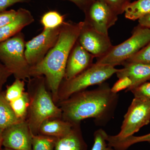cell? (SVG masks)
Listing matches in <instances>:
<instances>
[{"instance_id": "1", "label": "cell", "mask_w": 150, "mask_h": 150, "mask_svg": "<svg viewBox=\"0 0 150 150\" xmlns=\"http://www.w3.org/2000/svg\"><path fill=\"white\" fill-rule=\"evenodd\" d=\"M118 100V94L112 92L105 82L96 88L76 93L59 103L63 120L74 124L92 118L97 125L102 126L113 118Z\"/></svg>"}, {"instance_id": "2", "label": "cell", "mask_w": 150, "mask_h": 150, "mask_svg": "<svg viewBox=\"0 0 150 150\" xmlns=\"http://www.w3.org/2000/svg\"><path fill=\"white\" fill-rule=\"evenodd\" d=\"M83 21L64 22L55 45L38 64L30 67V76H43L54 102H59V87L64 79L67 61L76 42Z\"/></svg>"}, {"instance_id": "3", "label": "cell", "mask_w": 150, "mask_h": 150, "mask_svg": "<svg viewBox=\"0 0 150 150\" xmlns=\"http://www.w3.org/2000/svg\"><path fill=\"white\" fill-rule=\"evenodd\" d=\"M46 86L43 76L33 77L28 80L30 102L26 120L33 135L38 134L40 125L44 121L62 118V110L54 102Z\"/></svg>"}, {"instance_id": "4", "label": "cell", "mask_w": 150, "mask_h": 150, "mask_svg": "<svg viewBox=\"0 0 150 150\" xmlns=\"http://www.w3.org/2000/svg\"><path fill=\"white\" fill-rule=\"evenodd\" d=\"M118 69L109 65L93 64L82 72L70 80L63 79L59 90V102L90 86L99 85L116 74Z\"/></svg>"}, {"instance_id": "5", "label": "cell", "mask_w": 150, "mask_h": 150, "mask_svg": "<svg viewBox=\"0 0 150 150\" xmlns=\"http://www.w3.org/2000/svg\"><path fill=\"white\" fill-rule=\"evenodd\" d=\"M25 40L21 32L0 43V62L15 79L29 80L30 67L25 58Z\"/></svg>"}, {"instance_id": "6", "label": "cell", "mask_w": 150, "mask_h": 150, "mask_svg": "<svg viewBox=\"0 0 150 150\" xmlns=\"http://www.w3.org/2000/svg\"><path fill=\"white\" fill-rule=\"evenodd\" d=\"M150 43V29L138 25L133 29L129 39L117 46H112L110 51L96 63L115 67L124 62Z\"/></svg>"}, {"instance_id": "7", "label": "cell", "mask_w": 150, "mask_h": 150, "mask_svg": "<svg viewBox=\"0 0 150 150\" xmlns=\"http://www.w3.org/2000/svg\"><path fill=\"white\" fill-rule=\"evenodd\" d=\"M150 122V100L142 97H134L124 116L121 131L111 136L115 139H121L133 136Z\"/></svg>"}, {"instance_id": "8", "label": "cell", "mask_w": 150, "mask_h": 150, "mask_svg": "<svg viewBox=\"0 0 150 150\" xmlns=\"http://www.w3.org/2000/svg\"><path fill=\"white\" fill-rule=\"evenodd\" d=\"M61 26L54 29H43L40 34L25 43V54L30 67L41 62L54 47L59 38Z\"/></svg>"}, {"instance_id": "9", "label": "cell", "mask_w": 150, "mask_h": 150, "mask_svg": "<svg viewBox=\"0 0 150 150\" xmlns=\"http://www.w3.org/2000/svg\"><path fill=\"white\" fill-rule=\"evenodd\" d=\"M84 21L103 34L108 35V30L115 25L118 15L106 4L93 0L85 10Z\"/></svg>"}, {"instance_id": "10", "label": "cell", "mask_w": 150, "mask_h": 150, "mask_svg": "<svg viewBox=\"0 0 150 150\" xmlns=\"http://www.w3.org/2000/svg\"><path fill=\"white\" fill-rule=\"evenodd\" d=\"M77 41L96 59L104 56L113 46L108 35L98 32L84 21Z\"/></svg>"}, {"instance_id": "11", "label": "cell", "mask_w": 150, "mask_h": 150, "mask_svg": "<svg viewBox=\"0 0 150 150\" xmlns=\"http://www.w3.org/2000/svg\"><path fill=\"white\" fill-rule=\"evenodd\" d=\"M32 134L26 120L6 128L2 132V145L13 150H32Z\"/></svg>"}, {"instance_id": "12", "label": "cell", "mask_w": 150, "mask_h": 150, "mask_svg": "<svg viewBox=\"0 0 150 150\" xmlns=\"http://www.w3.org/2000/svg\"><path fill=\"white\" fill-rule=\"evenodd\" d=\"M94 58L77 41L68 58L64 79H71L87 69L93 64Z\"/></svg>"}, {"instance_id": "13", "label": "cell", "mask_w": 150, "mask_h": 150, "mask_svg": "<svg viewBox=\"0 0 150 150\" xmlns=\"http://www.w3.org/2000/svg\"><path fill=\"white\" fill-rule=\"evenodd\" d=\"M123 68L118 69L116 75L118 79L127 77L131 79V86L126 92L131 90L150 80V66L137 63L125 62Z\"/></svg>"}, {"instance_id": "14", "label": "cell", "mask_w": 150, "mask_h": 150, "mask_svg": "<svg viewBox=\"0 0 150 150\" xmlns=\"http://www.w3.org/2000/svg\"><path fill=\"white\" fill-rule=\"evenodd\" d=\"M34 21V17L29 11L25 8L19 9L13 21L0 28V43L21 32L24 28Z\"/></svg>"}, {"instance_id": "15", "label": "cell", "mask_w": 150, "mask_h": 150, "mask_svg": "<svg viewBox=\"0 0 150 150\" xmlns=\"http://www.w3.org/2000/svg\"><path fill=\"white\" fill-rule=\"evenodd\" d=\"M87 148L79 123L74 124L67 135L57 139L54 150H87Z\"/></svg>"}, {"instance_id": "16", "label": "cell", "mask_w": 150, "mask_h": 150, "mask_svg": "<svg viewBox=\"0 0 150 150\" xmlns=\"http://www.w3.org/2000/svg\"><path fill=\"white\" fill-rule=\"evenodd\" d=\"M74 124L62 118H52L44 121L40 125L38 134L59 139L66 136Z\"/></svg>"}, {"instance_id": "17", "label": "cell", "mask_w": 150, "mask_h": 150, "mask_svg": "<svg viewBox=\"0 0 150 150\" xmlns=\"http://www.w3.org/2000/svg\"><path fill=\"white\" fill-rule=\"evenodd\" d=\"M22 121L23 120L17 117L9 102L6 99L4 92H0V129L3 131Z\"/></svg>"}, {"instance_id": "18", "label": "cell", "mask_w": 150, "mask_h": 150, "mask_svg": "<svg viewBox=\"0 0 150 150\" xmlns=\"http://www.w3.org/2000/svg\"><path fill=\"white\" fill-rule=\"evenodd\" d=\"M124 13L126 18L139 20L150 13V0H137L130 2L125 7Z\"/></svg>"}, {"instance_id": "19", "label": "cell", "mask_w": 150, "mask_h": 150, "mask_svg": "<svg viewBox=\"0 0 150 150\" xmlns=\"http://www.w3.org/2000/svg\"><path fill=\"white\" fill-rule=\"evenodd\" d=\"M142 142L150 144V133L141 136L133 135L121 139H115L112 137L108 139V145L115 150H126L132 145Z\"/></svg>"}, {"instance_id": "20", "label": "cell", "mask_w": 150, "mask_h": 150, "mask_svg": "<svg viewBox=\"0 0 150 150\" xmlns=\"http://www.w3.org/2000/svg\"><path fill=\"white\" fill-rule=\"evenodd\" d=\"M30 102L29 94L25 92L21 97L9 103L17 117L21 120H25L27 118Z\"/></svg>"}, {"instance_id": "21", "label": "cell", "mask_w": 150, "mask_h": 150, "mask_svg": "<svg viewBox=\"0 0 150 150\" xmlns=\"http://www.w3.org/2000/svg\"><path fill=\"white\" fill-rule=\"evenodd\" d=\"M65 16L56 11L47 12L43 15L40 22L43 29H54L60 27L64 23Z\"/></svg>"}, {"instance_id": "22", "label": "cell", "mask_w": 150, "mask_h": 150, "mask_svg": "<svg viewBox=\"0 0 150 150\" xmlns=\"http://www.w3.org/2000/svg\"><path fill=\"white\" fill-rule=\"evenodd\" d=\"M57 138L32 134V150H54Z\"/></svg>"}, {"instance_id": "23", "label": "cell", "mask_w": 150, "mask_h": 150, "mask_svg": "<svg viewBox=\"0 0 150 150\" xmlns=\"http://www.w3.org/2000/svg\"><path fill=\"white\" fill-rule=\"evenodd\" d=\"M24 91V81L15 79L11 85L7 86L4 92L5 96L7 101L11 102L21 97L25 92Z\"/></svg>"}, {"instance_id": "24", "label": "cell", "mask_w": 150, "mask_h": 150, "mask_svg": "<svg viewBox=\"0 0 150 150\" xmlns=\"http://www.w3.org/2000/svg\"><path fill=\"white\" fill-rule=\"evenodd\" d=\"M108 136L107 133L103 129H100L95 131L93 144L91 150H115L108 145Z\"/></svg>"}, {"instance_id": "25", "label": "cell", "mask_w": 150, "mask_h": 150, "mask_svg": "<svg viewBox=\"0 0 150 150\" xmlns=\"http://www.w3.org/2000/svg\"><path fill=\"white\" fill-rule=\"evenodd\" d=\"M125 62L139 63L150 66V43Z\"/></svg>"}, {"instance_id": "26", "label": "cell", "mask_w": 150, "mask_h": 150, "mask_svg": "<svg viewBox=\"0 0 150 150\" xmlns=\"http://www.w3.org/2000/svg\"><path fill=\"white\" fill-rule=\"evenodd\" d=\"M106 4L118 15L124 12V10L131 0H100Z\"/></svg>"}, {"instance_id": "27", "label": "cell", "mask_w": 150, "mask_h": 150, "mask_svg": "<svg viewBox=\"0 0 150 150\" xmlns=\"http://www.w3.org/2000/svg\"><path fill=\"white\" fill-rule=\"evenodd\" d=\"M130 91L134 97H142L150 100V82H146Z\"/></svg>"}, {"instance_id": "28", "label": "cell", "mask_w": 150, "mask_h": 150, "mask_svg": "<svg viewBox=\"0 0 150 150\" xmlns=\"http://www.w3.org/2000/svg\"><path fill=\"white\" fill-rule=\"evenodd\" d=\"M131 84L132 82L129 78L124 77L120 78L111 88V91L114 93H118L121 91L128 89L131 86Z\"/></svg>"}, {"instance_id": "29", "label": "cell", "mask_w": 150, "mask_h": 150, "mask_svg": "<svg viewBox=\"0 0 150 150\" xmlns=\"http://www.w3.org/2000/svg\"><path fill=\"white\" fill-rule=\"evenodd\" d=\"M18 13V10H10L0 13V28L13 21Z\"/></svg>"}, {"instance_id": "30", "label": "cell", "mask_w": 150, "mask_h": 150, "mask_svg": "<svg viewBox=\"0 0 150 150\" xmlns=\"http://www.w3.org/2000/svg\"><path fill=\"white\" fill-rule=\"evenodd\" d=\"M11 75L10 72L0 62V92L2 91L3 86Z\"/></svg>"}, {"instance_id": "31", "label": "cell", "mask_w": 150, "mask_h": 150, "mask_svg": "<svg viewBox=\"0 0 150 150\" xmlns=\"http://www.w3.org/2000/svg\"><path fill=\"white\" fill-rule=\"evenodd\" d=\"M30 0H0V13L6 11L11 6L20 3H28Z\"/></svg>"}, {"instance_id": "32", "label": "cell", "mask_w": 150, "mask_h": 150, "mask_svg": "<svg viewBox=\"0 0 150 150\" xmlns=\"http://www.w3.org/2000/svg\"><path fill=\"white\" fill-rule=\"evenodd\" d=\"M74 3L81 10L84 11L93 0H66Z\"/></svg>"}, {"instance_id": "33", "label": "cell", "mask_w": 150, "mask_h": 150, "mask_svg": "<svg viewBox=\"0 0 150 150\" xmlns=\"http://www.w3.org/2000/svg\"><path fill=\"white\" fill-rule=\"evenodd\" d=\"M139 24L150 29V13L139 20Z\"/></svg>"}, {"instance_id": "34", "label": "cell", "mask_w": 150, "mask_h": 150, "mask_svg": "<svg viewBox=\"0 0 150 150\" xmlns=\"http://www.w3.org/2000/svg\"><path fill=\"white\" fill-rule=\"evenodd\" d=\"M2 130L0 129V150L2 149Z\"/></svg>"}, {"instance_id": "35", "label": "cell", "mask_w": 150, "mask_h": 150, "mask_svg": "<svg viewBox=\"0 0 150 150\" xmlns=\"http://www.w3.org/2000/svg\"><path fill=\"white\" fill-rule=\"evenodd\" d=\"M2 150H13L11 149H8V148H6L4 147V148H3V149H2Z\"/></svg>"}]
</instances>
